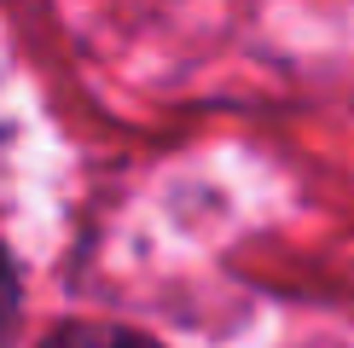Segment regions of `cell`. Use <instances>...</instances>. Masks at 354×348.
Returning <instances> with one entry per match:
<instances>
[{
	"label": "cell",
	"instance_id": "obj_2",
	"mask_svg": "<svg viewBox=\"0 0 354 348\" xmlns=\"http://www.w3.org/2000/svg\"><path fill=\"white\" fill-rule=\"evenodd\" d=\"M12 319H18V267H12V250L0 244V342H6Z\"/></svg>",
	"mask_w": 354,
	"mask_h": 348
},
{
	"label": "cell",
	"instance_id": "obj_1",
	"mask_svg": "<svg viewBox=\"0 0 354 348\" xmlns=\"http://www.w3.org/2000/svg\"><path fill=\"white\" fill-rule=\"evenodd\" d=\"M41 348H157L151 337H140V331H128V325H58Z\"/></svg>",
	"mask_w": 354,
	"mask_h": 348
}]
</instances>
